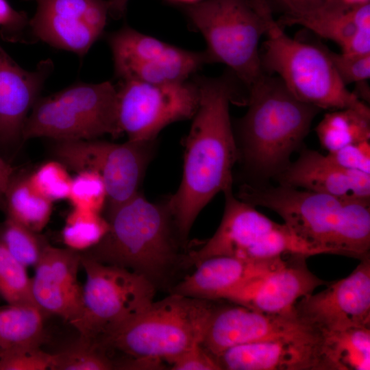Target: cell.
Returning a JSON list of instances; mask_svg holds the SVG:
<instances>
[{"label":"cell","instance_id":"1","mask_svg":"<svg viewBox=\"0 0 370 370\" xmlns=\"http://www.w3.org/2000/svg\"><path fill=\"white\" fill-rule=\"evenodd\" d=\"M194 79L199 101L184 141L182 181L166 199L185 245L202 209L217 193L232 188V169L238 160L230 116L232 82L225 76Z\"/></svg>","mask_w":370,"mask_h":370},{"label":"cell","instance_id":"2","mask_svg":"<svg viewBox=\"0 0 370 370\" xmlns=\"http://www.w3.org/2000/svg\"><path fill=\"white\" fill-rule=\"evenodd\" d=\"M105 218L108 231L86 255L135 272L169 293L190 268L166 199L151 202L138 191L107 207Z\"/></svg>","mask_w":370,"mask_h":370},{"label":"cell","instance_id":"3","mask_svg":"<svg viewBox=\"0 0 370 370\" xmlns=\"http://www.w3.org/2000/svg\"><path fill=\"white\" fill-rule=\"evenodd\" d=\"M279 214L318 254L370 256V200L348 199L278 184H242L236 196Z\"/></svg>","mask_w":370,"mask_h":370},{"label":"cell","instance_id":"4","mask_svg":"<svg viewBox=\"0 0 370 370\" xmlns=\"http://www.w3.org/2000/svg\"><path fill=\"white\" fill-rule=\"evenodd\" d=\"M248 110L238 123V160L250 175L275 178L307 136L320 109L265 73L249 88Z\"/></svg>","mask_w":370,"mask_h":370},{"label":"cell","instance_id":"5","mask_svg":"<svg viewBox=\"0 0 370 370\" xmlns=\"http://www.w3.org/2000/svg\"><path fill=\"white\" fill-rule=\"evenodd\" d=\"M249 1L266 25L260 56L264 71L277 73L297 99L320 110L352 108L370 114L369 107L342 82L325 49L290 38L273 19L267 0Z\"/></svg>","mask_w":370,"mask_h":370},{"label":"cell","instance_id":"6","mask_svg":"<svg viewBox=\"0 0 370 370\" xmlns=\"http://www.w3.org/2000/svg\"><path fill=\"white\" fill-rule=\"evenodd\" d=\"M214 301L169 293L108 335L102 347L130 358L170 364L201 343L217 306Z\"/></svg>","mask_w":370,"mask_h":370},{"label":"cell","instance_id":"7","mask_svg":"<svg viewBox=\"0 0 370 370\" xmlns=\"http://www.w3.org/2000/svg\"><path fill=\"white\" fill-rule=\"evenodd\" d=\"M121 134L116 87L109 81L78 82L38 98L25 121L23 141L42 137L54 140H92Z\"/></svg>","mask_w":370,"mask_h":370},{"label":"cell","instance_id":"8","mask_svg":"<svg viewBox=\"0 0 370 370\" xmlns=\"http://www.w3.org/2000/svg\"><path fill=\"white\" fill-rule=\"evenodd\" d=\"M186 12L206 40L210 63L227 65L248 88L265 73L258 43L266 25L249 0H206Z\"/></svg>","mask_w":370,"mask_h":370},{"label":"cell","instance_id":"9","mask_svg":"<svg viewBox=\"0 0 370 370\" xmlns=\"http://www.w3.org/2000/svg\"><path fill=\"white\" fill-rule=\"evenodd\" d=\"M86 281L82 308L71 324L80 338L102 347L105 338L146 309L156 289L145 277L127 269L99 262L82 254Z\"/></svg>","mask_w":370,"mask_h":370},{"label":"cell","instance_id":"10","mask_svg":"<svg viewBox=\"0 0 370 370\" xmlns=\"http://www.w3.org/2000/svg\"><path fill=\"white\" fill-rule=\"evenodd\" d=\"M156 140H55L52 152L57 160L75 171H92L104 182L107 207L125 201L138 192L147 168L154 156Z\"/></svg>","mask_w":370,"mask_h":370},{"label":"cell","instance_id":"11","mask_svg":"<svg viewBox=\"0 0 370 370\" xmlns=\"http://www.w3.org/2000/svg\"><path fill=\"white\" fill-rule=\"evenodd\" d=\"M116 90L119 126L132 141L156 140L167 125L191 119L199 101L195 79L163 84L121 79Z\"/></svg>","mask_w":370,"mask_h":370},{"label":"cell","instance_id":"12","mask_svg":"<svg viewBox=\"0 0 370 370\" xmlns=\"http://www.w3.org/2000/svg\"><path fill=\"white\" fill-rule=\"evenodd\" d=\"M217 305L201 345L218 356L227 349L245 343L276 339L317 341L321 334L292 312L271 314L231 302Z\"/></svg>","mask_w":370,"mask_h":370},{"label":"cell","instance_id":"13","mask_svg":"<svg viewBox=\"0 0 370 370\" xmlns=\"http://www.w3.org/2000/svg\"><path fill=\"white\" fill-rule=\"evenodd\" d=\"M294 310L321 334L370 328V256L361 259L347 277L299 299Z\"/></svg>","mask_w":370,"mask_h":370},{"label":"cell","instance_id":"14","mask_svg":"<svg viewBox=\"0 0 370 370\" xmlns=\"http://www.w3.org/2000/svg\"><path fill=\"white\" fill-rule=\"evenodd\" d=\"M37 10L29 19L34 41L76 53L82 58L101 36L108 12L104 0H34Z\"/></svg>","mask_w":370,"mask_h":370},{"label":"cell","instance_id":"15","mask_svg":"<svg viewBox=\"0 0 370 370\" xmlns=\"http://www.w3.org/2000/svg\"><path fill=\"white\" fill-rule=\"evenodd\" d=\"M306 258L286 257L276 267L230 293L225 300L262 312H292L299 299L328 284L308 269Z\"/></svg>","mask_w":370,"mask_h":370},{"label":"cell","instance_id":"16","mask_svg":"<svg viewBox=\"0 0 370 370\" xmlns=\"http://www.w3.org/2000/svg\"><path fill=\"white\" fill-rule=\"evenodd\" d=\"M82 254L69 248L45 247L35 265L31 292L35 304L44 312L71 323L82 308V286L77 280Z\"/></svg>","mask_w":370,"mask_h":370},{"label":"cell","instance_id":"17","mask_svg":"<svg viewBox=\"0 0 370 370\" xmlns=\"http://www.w3.org/2000/svg\"><path fill=\"white\" fill-rule=\"evenodd\" d=\"M223 193L224 211L217 231L197 249L187 252L191 267L214 256L245 259L253 248L280 225L258 212L254 206L234 196L232 188Z\"/></svg>","mask_w":370,"mask_h":370},{"label":"cell","instance_id":"18","mask_svg":"<svg viewBox=\"0 0 370 370\" xmlns=\"http://www.w3.org/2000/svg\"><path fill=\"white\" fill-rule=\"evenodd\" d=\"M53 69L52 61L46 59L34 71L25 70L0 46V145L23 141L29 112Z\"/></svg>","mask_w":370,"mask_h":370},{"label":"cell","instance_id":"19","mask_svg":"<svg viewBox=\"0 0 370 370\" xmlns=\"http://www.w3.org/2000/svg\"><path fill=\"white\" fill-rule=\"evenodd\" d=\"M286 258L251 260L229 256H214L200 261L170 291L199 299H225L232 292L280 264Z\"/></svg>","mask_w":370,"mask_h":370},{"label":"cell","instance_id":"20","mask_svg":"<svg viewBox=\"0 0 370 370\" xmlns=\"http://www.w3.org/2000/svg\"><path fill=\"white\" fill-rule=\"evenodd\" d=\"M274 179L281 185L339 198L370 200V174L341 167L309 149Z\"/></svg>","mask_w":370,"mask_h":370},{"label":"cell","instance_id":"21","mask_svg":"<svg viewBox=\"0 0 370 370\" xmlns=\"http://www.w3.org/2000/svg\"><path fill=\"white\" fill-rule=\"evenodd\" d=\"M321 338L245 343L227 349L217 358L221 370H320Z\"/></svg>","mask_w":370,"mask_h":370},{"label":"cell","instance_id":"22","mask_svg":"<svg viewBox=\"0 0 370 370\" xmlns=\"http://www.w3.org/2000/svg\"><path fill=\"white\" fill-rule=\"evenodd\" d=\"M284 23L300 25L337 43L343 49L361 29H370V3L349 5L327 0L319 8L298 16H286Z\"/></svg>","mask_w":370,"mask_h":370},{"label":"cell","instance_id":"23","mask_svg":"<svg viewBox=\"0 0 370 370\" xmlns=\"http://www.w3.org/2000/svg\"><path fill=\"white\" fill-rule=\"evenodd\" d=\"M320 370H369L370 328L321 334Z\"/></svg>","mask_w":370,"mask_h":370},{"label":"cell","instance_id":"24","mask_svg":"<svg viewBox=\"0 0 370 370\" xmlns=\"http://www.w3.org/2000/svg\"><path fill=\"white\" fill-rule=\"evenodd\" d=\"M206 63L210 61L206 50L192 51L180 48L173 54L152 62L130 64L114 71V73L120 79L171 84L188 79Z\"/></svg>","mask_w":370,"mask_h":370},{"label":"cell","instance_id":"25","mask_svg":"<svg viewBox=\"0 0 370 370\" xmlns=\"http://www.w3.org/2000/svg\"><path fill=\"white\" fill-rule=\"evenodd\" d=\"M114 71L123 66L159 60L175 53L179 47L124 26L106 36Z\"/></svg>","mask_w":370,"mask_h":370},{"label":"cell","instance_id":"26","mask_svg":"<svg viewBox=\"0 0 370 370\" xmlns=\"http://www.w3.org/2000/svg\"><path fill=\"white\" fill-rule=\"evenodd\" d=\"M44 314L36 305L0 308V351L40 345L44 336Z\"/></svg>","mask_w":370,"mask_h":370},{"label":"cell","instance_id":"27","mask_svg":"<svg viewBox=\"0 0 370 370\" xmlns=\"http://www.w3.org/2000/svg\"><path fill=\"white\" fill-rule=\"evenodd\" d=\"M3 207L7 216L38 233L47 225L52 212V202L33 188L28 176L13 175Z\"/></svg>","mask_w":370,"mask_h":370},{"label":"cell","instance_id":"28","mask_svg":"<svg viewBox=\"0 0 370 370\" xmlns=\"http://www.w3.org/2000/svg\"><path fill=\"white\" fill-rule=\"evenodd\" d=\"M321 147L328 152L370 139V114L352 108L327 113L315 129Z\"/></svg>","mask_w":370,"mask_h":370},{"label":"cell","instance_id":"29","mask_svg":"<svg viewBox=\"0 0 370 370\" xmlns=\"http://www.w3.org/2000/svg\"><path fill=\"white\" fill-rule=\"evenodd\" d=\"M108 229L107 220L101 213L73 208L66 217L62 237L68 248L80 252L99 243Z\"/></svg>","mask_w":370,"mask_h":370},{"label":"cell","instance_id":"30","mask_svg":"<svg viewBox=\"0 0 370 370\" xmlns=\"http://www.w3.org/2000/svg\"><path fill=\"white\" fill-rule=\"evenodd\" d=\"M104 348L79 338V341L56 354H52V370L115 369L114 362Z\"/></svg>","mask_w":370,"mask_h":370},{"label":"cell","instance_id":"31","mask_svg":"<svg viewBox=\"0 0 370 370\" xmlns=\"http://www.w3.org/2000/svg\"><path fill=\"white\" fill-rule=\"evenodd\" d=\"M0 238L13 257L25 267L38 263L47 244L38 232L8 216L0 229Z\"/></svg>","mask_w":370,"mask_h":370},{"label":"cell","instance_id":"32","mask_svg":"<svg viewBox=\"0 0 370 370\" xmlns=\"http://www.w3.org/2000/svg\"><path fill=\"white\" fill-rule=\"evenodd\" d=\"M0 295L8 304L36 305L31 292V279L28 277L26 267L13 257L1 238Z\"/></svg>","mask_w":370,"mask_h":370},{"label":"cell","instance_id":"33","mask_svg":"<svg viewBox=\"0 0 370 370\" xmlns=\"http://www.w3.org/2000/svg\"><path fill=\"white\" fill-rule=\"evenodd\" d=\"M68 199L73 208L101 213L107 201L104 182L95 172H77L72 178Z\"/></svg>","mask_w":370,"mask_h":370},{"label":"cell","instance_id":"34","mask_svg":"<svg viewBox=\"0 0 370 370\" xmlns=\"http://www.w3.org/2000/svg\"><path fill=\"white\" fill-rule=\"evenodd\" d=\"M66 169L57 160L47 162L28 176L29 182L38 193L52 203L68 199L72 177Z\"/></svg>","mask_w":370,"mask_h":370},{"label":"cell","instance_id":"35","mask_svg":"<svg viewBox=\"0 0 370 370\" xmlns=\"http://www.w3.org/2000/svg\"><path fill=\"white\" fill-rule=\"evenodd\" d=\"M51 359L52 354L41 350L39 345L0 351V370L50 369Z\"/></svg>","mask_w":370,"mask_h":370},{"label":"cell","instance_id":"36","mask_svg":"<svg viewBox=\"0 0 370 370\" xmlns=\"http://www.w3.org/2000/svg\"><path fill=\"white\" fill-rule=\"evenodd\" d=\"M325 49L338 76L346 86L351 83L362 84L369 79L370 53H336Z\"/></svg>","mask_w":370,"mask_h":370},{"label":"cell","instance_id":"37","mask_svg":"<svg viewBox=\"0 0 370 370\" xmlns=\"http://www.w3.org/2000/svg\"><path fill=\"white\" fill-rule=\"evenodd\" d=\"M0 27L1 37L7 41H34L27 14L14 9L7 0H0Z\"/></svg>","mask_w":370,"mask_h":370},{"label":"cell","instance_id":"38","mask_svg":"<svg viewBox=\"0 0 370 370\" xmlns=\"http://www.w3.org/2000/svg\"><path fill=\"white\" fill-rule=\"evenodd\" d=\"M336 165L370 174V142L350 144L325 155Z\"/></svg>","mask_w":370,"mask_h":370},{"label":"cell","instance_id":"39","mask_svg":"<svg viewBox=\"0 0 370 370\" xmlns=\"http://www.w3.org/2000/svg\"><path fill=\"white\" fill-rule=\"evenodd\" d=\"M172 370H221L216 356L201 343L188 349L171 363Z\"/></svg>","mask_w":370,"mask_h":370},{"label":"cell","instance_id":"40","mask_svg":"<svg viewBox=\"0 0 370 370\" xmlns=\"http://www.w3.org/2000/svg\"><path fill=\"white\" fill-rule=\"evenodd\" d=\"M288 10L286 16L304 15L322 6L327 0H280Z\"/></svg>","mask_w":370,"mask_h":370},{"label":"cell","instance_id":"41","mask_svg":"<svg viewBox=\"0 0 370 370\" xmlns=\"http://www.w3.org/2000/svg\"><path fill=\"white\" fill-rule=\"evenodd\" d=\"M12 177V168L0 156V207L3 206L5 195Z\"/></svg>","mask_w":370,"mask_h":370},{"label":"cell","instance_id":"42","mask_svg":"<svg viewBox=\"0 0 370 370\" xmlns=\"http://www.w3.org/2000/svg\"><path fill=\"white\" fill-rule=\"evenodd\" d=\"M129 0H108V12L112 17L119 19L123 17L127 10Z\"/></svg>","mask_w":370,"mask_h":370},{"label":"cell","instance_id":"43","mask_svg":"<svg viewBox=\"0 0 370 370\" xmlns=\"http://www.w3.org/2000/svg\"><path fill=\"white\" fill-rule=\"evenodd\" d=\"M344 3L349 5H361L369 3V0H342Z\"/></svg>","mask_w":370,"mask_h":370},{"label":"cell","instance_id":"44","mask_svg":"<svg viewBox=\"0 0 370 370\" xmlns=\"http://www.w3.org/2000/svg\"><path fill=\"white\" fill-rule=\"evenodd\" d=\"M178 1H194L195 0H178Z\"/></svg>","mask_w":370,"mask_h":370}]
</instances>
